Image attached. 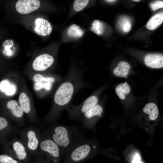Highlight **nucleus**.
I'll list each match as a JSON object with an SVG mask.
<instances>
[{
	"label": "nucleus",
	"instance_id": "nucleus-16",
	"mask_svg": "<svg viewBox=\"0 0 163 163\" xmlns=\"http://www.w3.org/2000/svg\"><path fill=\"white\" fill-rule=\"evenodd\" d=\"M131 66L127 62L122 61L118 64L117 66L113 70V73L117 76L126 77L129 74Z\"/></svg>",
	"mask_w": 163,
	"mask_h": 163
},
{
	"label": "nucleus",
	"instance_id": "nucleus-11",
	"mask_svg": "<svg viewBox=\"0 0 163 163\" xmlns=\"http://www.w3.org/2000/svg\"><path fill=\"white\" fill-rule=\"evenodd\" d=\"M54 61L53 57L48 54H43L37 57L34 61L32 66L37 71H43L50 67Z\"/></svg>",
	"mask_w": 163,
	"mask_h": 163
},
{
	"label": "nucleus",
	"instance_id": "nucleus-18",
	"mask_svg": "<svg viewBox=\"0 0 163 163\" xmlns=\"http://www.w3.org/2000/svg\"><path fill=\"white\" fill-rule=\"evenodd\" d=\"M19 101L20 105L24 112L27 114L31 113V105L29 97L24 93H22L19 95Z\"/></svg>",
	"mask_w": 163,
	"mask_h": 163
},
{
	"label": "nucleus",
	"instance_id": "nucleus-29",
	"mask_svg": "<svg viewBox=\"0 0 163 163\" xmlns=\"http://www.w3.org/2000/svg\"><path fill=\"white\" fill-rule=\"evenodd\" d=\"M45 82L43 83L42 82H36L34 84L35 89L37 91H39L43 88L45 89Z\"/></svg>",
	"mask_w": 163,
	"mask_h": 163
},
{
	"label": "nucleus",
	"instance_id": "nucleus-5",
	"mask_svg": "<svg viewBox=\"0 0 163 163\" xmlns=\"http://www.w3.org/2000/svg\"><path fill=\"white\" fill-rule=\"evenodd\" d=\"M2 149L6 154L20 162L27 160L29 153L19 138L15 136L2 146Z\"/></svg>",
	"mask_w": 163,
	"mask_h": 163
},
{
	"label": "nucleus",
	"instance_id": "nucleus-2",
	"mask_svg": "<svg viewBox=\"0 0 163 163\" xmlns=\"http://www.w3.org/2000/svg\"><path fill=\"white\" fill-rule=\"evenodd\" d=\"M97 149L94 139L86 138L68 152L63 158V163H81L93 156Z\"/></svg>",
	"mask_w": 163,
	"mask_h": 163
},
{
	"label": "nucleus",
	"instance_id": "nucleus-7",
	"mask_svg": "<svg viewBox=\"0 0 163 163\" xmlns=\"http://www.w3.org/2000/svg\"><path fill=\"white\" fill-rule=\"evenodd\" d=\"M19 129L5 117L0 116V146L18 134Z\"/></svg>",
	"mask_w": 163,
	"mask_h": 163
},
{
	"label": "nucleus",
	"instance_id": "nucleus-6",
	"mask_svg": "<svg viewBox=\"0 0 163 163\" xmlns=\"http://www.w3.org/2000/svg\"><path fill=\"white\" fill-rule=\"evenodd\" d=\"M74 89L72 83L66 82L57 89L54 95V102L59 110L66 107L69 103L73 94Z\"/></svg>",
	"mask_w": 163,
	"mask_h": 163
},
{
	"label": "nucleus",
	"instance_id": "nucleus-26",
	"mask_svg": "<svg viewBox=\"0 0 163 163\" xmlns=\"http://www.w3.org/2000/svg\"><path fill=\"white\" fill-rule=\"evenodd\" d=\"M13 44V42L12 40H7L5 41L3 44V46L5 48V50L8 54H11V51L10 48Z\"/></svg>",
	"mask_w": 163,
	"mask_h": 163
},
{
	"label": "nucleus",
	"instance_id": "nucleus-20",
	"mask_svg": "<svg viewBox=\"0 0 163 163\" xmlns=\"http://www.w3.org/2000/svg\"><path fill=\"white\" fill-rule=\"evenodd\" d=\"M130 91V87L126 82L120 84L116 88V92L117 95L122 100L124 99L126 95L129 94Z\"/></svg>",
	"mask_w": 163,
	"mask_h": 163
},
{
	"label": "nucleus",
	"instance_id": "nucleus-17",
	"mask_svg": "<svg viewBox=\"0 0 163 163\" xmlns=\"http://www.w3.org/2000/svg\"><path fill=\"white\" fill-rule=\"evenodd\" d=\"M143 112L149 115V118L151 120H155L158 117L159 110L155 104L149 103L146 104L143 109Z\"/></svg>",
	"mask_w": 163,
	"mask_h": 163
},
{
	"label": "nucleus",
	"instance_id": "nucleus-28",
	"mask_svg": "<svg viewBox=\"0 0 163 163\" xmlns=\"http://www.w3.org/2000/svg\"><path fill=\"white\" fill-rule=\"evenodd\" d=\"M122 28L123 30L125 32H129L131 27V24L130 21H126L123 22V24L122 25Z\"/></svg>",
	"mask_w": 163,
	"mask_h": 163
},
{
	"label": "nucleus",
	"instance_id": "nucleus-9",
	"mask_svg": "<svg viewBox=\"0 0 163 163\" xmlns=\"http://www.w3.org/2000/svg\"><path fill=\"white\" fill-rule=\"evenodd\" d=\"M103 108L99 104L86 112L82 116L81 122L83 127L86 129H92L94 128L95 123V118L101 116Z\"/></svg>",
	"mask_w": 163,
	"mask_h": 163
},
{
	"label": "nucleus",
	"instance_id": "nucleus-15",
	"mask_svg": "<svg viewBox=\"0 0 163 163\" xmlns=\"http://www.w3.org/2000/svg\"><path fill=\"white\" fill-rule=\"evenodd\" d=\"M0 90L7 96H11L16 93L17 87L14 83L5 79L0 82Z\"/></svg>",
	"mask_w": 163,
	"mask_h": 163
},
{
	"label": "nucleus",
	"instance_id": "nucleus-27",
	"mask_svg": "<svg viewBox=\"0 0 163 163\" xmlns=\"http://www.w3.org/2000/svg\"><path fill=\"white\" fill-rule=\"evenodd\" d=\"M150 6L152 10L155 11L163 7V2L161 1H156L151 3Z\"/></svg>",
	"mask_w": 163,
	"mask_h": 163
},
{
	"label": "nucleus",
	"instance_id": "nucleus-12",
	"mask_svg": "<svg viewBox=\"0 0 163 163\" xmlns=\"http://www.w3.org/2000/svg\"><path fill=\"white\" fill-rule=\"evenodd\" d=\"M34 30L38 35L46 36L50 35L52 31V27L50 23L42 18H38L35 20Z\"/></svg>",
	"mask_w": 163,
	"mask_h": 163
},
{
	"label": "nucleus",
	"instance_id": "nucleus-21",
	"mask_svg": "<svg viewBox=\"0 0 163 163\" xmlns=\"http://www.w3.org/2000/svg\"><path fill=\"white\" fill-rule=\"evenodd\" d=\"M67 33L70 36L78 38L82 37L84 32L80 27L75 24L71 25L68 29Z\"/></svg>",
	"mask_w": 163,
	"mask_h": 163
},
{
	"label": "nucleus",
	"instance_id": "nucleus-23",
	"mask_svg": "<svg viewBox=\"0 0 163 163\" xmlns=\"http://www.w3.org/2000/svg\"><path fill=\"white\" fill-rule=\"evenodd\" d=\"M89 1L88 0H75L73 4V8L77 11L82 10L88 4Z\"/></svg>",
	"mask_w": 163,
	"mask_h": 163
},
{
	"label": "nucleus",
	"instance_id": "nucleus-14",
	"mask_svg": "<svg viewBox=\"0 0 163 163\" xmlns=\"http://www.w3.org/2000/svg\"><path fill=\"white\" fill-rule=\"evenodd\" d=\"M144 61L145 65L151 68L159 69L163 67V56L161 55H147L145 56Z\"/></svg>",
	"mask_w": 163,
	"mask_h": 163
},
{
	"label": "nucleus",
	"instance_id": "nucleus-13",
	"mask_svg": "<svg viewBox=\"0 0 163 163\" xmlns=\"http://www.w3.org/2000/svg\"><path fill=\"white\" fill-rule=\"evenodd\" d=\"M6 108L9 111L10 114L15 119V121L19 126H23L21 119L24 112L18 102L15 100L9 101L6 104Z\"/></svg>",
	"mask_w": 163,
	"mask_h": 163
},
{
	"label": "nucleus",
	"instance_id": "nucleus-32",
	"mask_svg": "<svg viewBox=\"0 0 163 163\" xmlns=\"http://www.w3.org/2000/svg\"><path fill=\"white\" fill-rule=\"evenodd\" d=\"M133 1H135V2H139V1H140V0H133Z\"/></svg>",
	"mask_w": 163,
	"mask_h": 163
},
{
	"label": "nucleus",
	"instance_id": "nucleus-1",
	"mask_svg": "<svg viewBox=\"0 0 163 163\" xmlns=\"http://www.w3.org/2000/svg\"><path fill=\"white\" fill-rule=\"evenodd\" d=\"M59 146L62 157L77 144L86 139L77 126L54 125L46 133Z\"/></svg>",
	"mask_w": 163,
	"mask_h": 163
},
{
	"label": "nucleus",
	"instance_id": "nucleus-8",
	"mask_svg": "<svg viewBox=\"0 0 163 163\" xmlns=\"http://www.w3.org/2000/svg\"><path fill=\"white\" fill-rule=\"evenodd\" d=\"M98 102V99L96 96H89L80 106L74 107L69 110L70 118L72 120L80 118L86 112L97 104Z\"/></svg>",
	"mask_w": 163,
	"mask_h": 163
},
{
	"label": "nucleus",
	"instance_id": "nucleus-24",
	"mask_svg": "<svg viewBox=\"0 0 163 163\" xmlns=\"http://www.w3.org/2000/svg\"><path fill=\"white\" fill-rule=\"evenodd\" d=\"M19 161L5 153L0 154V163H20Z\"/></svg>",
	"mask_w": 163,
	"mask_h": 163
},
{
	"label": "nucleus",
	"instance_id": "nucleus-22",
	"mask_svg": "<svg viewBox=\"0 0 163 163\" xmlns=\"http://www.w3.org/2000/svg\"><path fill=\"white\" fill-rule=\"evenodd\" d=\"M104 27L103 24L99 20H95L92 23L91 27V30L98 35L102 34Z\"/></svg>",
	"mask_w": 163,
	"mask_h": 163
},
{
	"label": "nucleus",
	"instance_id": "nucleus-10",
	"mask_svg": "<svg viewBox=\"0 0 163 163\" xmlns=\"http://www.w3.org/2000/svg\"><path fill=\"white\" fill-rule=\"evenodd\" d=\"M40 5L38 0H19L16 4L15 8L19 13L26 14L37 9Z\"/></svg>",
	"mask_w": 163,
	"mask_h": 163
},
{
	"label": "nucleus",
	"instance_id": "nucleus-31",
	"mask_svg": "<svg viewBox=\"0 0 163 163\" xmlns=\"http://www.w3.org/2000/svg\"><path fill=\"white\" fill-rule=\"evenodd\" d=\"M107 2H113L116 1V0H106L105 1Z\"/></svg>",
	"mask_w": 163,
	"mask_h": 163
},
{
	"label": "nucleus",
	"instance_id": "nucleus-30",
	"mask_svg": "<svg viewBox=\"0 0 163 163\" xmlns=\"http://www.w3.org/2000/svg\"><path fill=\"white\" fill-rule=\"evenodd\" d=\"M141 157L139 153H136L133 157L132 163H139L141 161Z\"/></svg>",
	"mask_w": 163,
	"mask_h": 163
},
{
	"label": "nucleus",
	"instance_id": "nucleus-4",
	"mask_svg": "<svg viewBox=\"0 0 163 163\" xmlns=\"http://www.w3.org/2000/svg\"><path fill=\"white\" fill-rule=\"evenodd\" d=\"M18 134L29 154H37L42 135L39 131L33 127L19 129Z\"/></svg>",
	"mask_w": 163,
	"mask_h": 163
},
{
	"label": "nucleus",
	"instance_id": "nucleus-25",
	"mask_svg": "<svg viewBox=\"0 0 163 163\" xmlns=\"http://www.w3.org/2000/svg\"><path fill=\"white\" fill-rule=\"evenodd\" d=\"M34 81L35 82H53L55 81V78L52 77H44L42 75L40 74L35 75L33 78Z\"/></svg>",
	"mask_w": 163,
	"mask_h": 163
},
{
	"label": "nucleus",
	"instance_id": "nucleus-33",
	"mask_svg": "<svg viewBox=\"0 0 163 163\" xmlns=\"http://www.w3.org/2000/svg\"><path fill=\"white\" fill-rule=\"evenodd\" d=\"M139 163H144L142 161H140Z\"/></svg>",
	"mask_w": 163,
	"mask_h": 163
},
{
	"label": "nucleus",
	"instance_id": "nucleus-19",
	"mask_svg": "<svg viewBox=\"0 0 163 163\" xmlns=\"http://www.w3.org/2000/svg\"><path fill=\"white\" fill-rule=\"evenodd\" d=\"M163 21V13L161 12L153 16L147 22V28L151 30L155 29Z\"/></svg>",
	"mask_w": 163,
	"mask_h": 163
},
{
	"label": "nucleus",
	"instance_id": "nucleus-3",
	"mask_svg": "<svg viewBox=\"0 0 163 163\" xmlns=\"http://www.w3.org/2000/svg\"><path fill=\"white\" fill-rule=\"evenodd\" d=\"M36 154L38 155L41 163H60L62 157L59 146L46 134L42 136Z\"/></svg>",
	"mask_w": 163,
	"mask_h": 163
}]
</instances>
